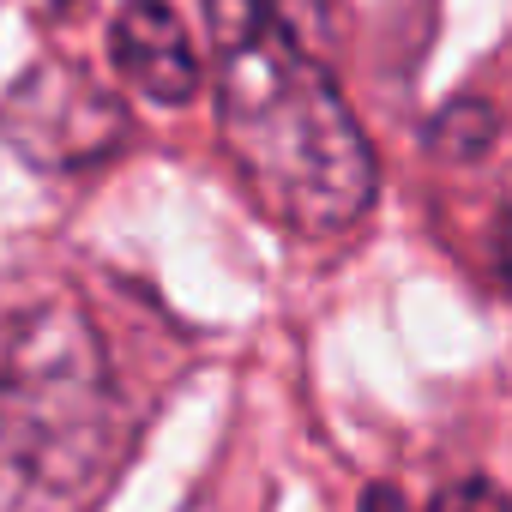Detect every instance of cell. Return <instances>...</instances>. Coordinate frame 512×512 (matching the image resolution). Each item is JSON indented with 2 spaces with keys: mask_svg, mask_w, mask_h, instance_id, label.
I'll use <instances>...</instances> for the list:
<instances>
[{
  "mask_svg": "<svg viewBox=\"0 0 512 512\" xmlns=\"http://www.w3.org/2000/svg\"><path fill=\"white\" fill-rule=\"evenodd\" d=\"M362 512H404V500H398L392 488H368V500H362Z\"/></svg>",
  "mask_w": 512,
  "mask_h": 512,
  "instance_id": "52a82bcc",
  "label": "cell"
},
{
  "mask_svg": "<svg viewBox=\"0 0 512 512\" xmlns=\"http://www.w3.org/2000/svg\"><path fill=\"white\" fill-rule=\"evenodd\" d=\"M0 139L37 169L73 175L127 145V103L73 61H37L0 97Z\"/></svg>",
  "mask_w": 512,
  "mask_h": 512,
  "instance_id": "3957f363",
  "label": "cell"
},
{
  "mask_svg": "<svg viewBox=\"0 0 512 512\" xmlns=\"http://www.w3.org/2000/svg\"><path fill=\"white\" fill-rule=\"evenodd\" d=\"M127 440L85 308L31 302L0 320V512H97Z\"/></svg>",
  "mask_w": 512,
  "mask_h": 512,
  "instance_id": "7a4b0ae2",
  "label": "cell"
},
{
  "mask_svg": "<svg viewBox=\"0 0 512 512\" xmlns=\"http://www.w3.org/2000/svg\"><path fill=\"white\" fill-rule=\"evenodd\" d=\"M109 61L139 97H151L163 109L193 103V91L205 79V61L193 49L187 19L175 13V0H121L115 25H109Z\"/></svg>",
  "mask_w": 512,
  "mask_h": 512,
  "instance_id": "277c9868",
  "label": "cell"
},
{
  "mask_svg": "<svg viewBox=\"0 0 512 512\" xmlns=\"http://www.w3.org/2000/svg\"><path fill=\"white\" fill-rule=\"evenodd\" d=\"M428 512H512V500L488 476H464V482H446Z\"/></svg>",
  "mask_w": 512,
  "mask_h": 512,
  "instance_id": "5b68a950",
  "label": "cell"
},
{
  "mask_svg": "<svg viewBox=\"0 0 512 512\" xmlns=\"http://www.w3.org/2000/svg\"><path fill=\"white\" fill-rule=\"evenodd\" d=\"M223 151L272 223L302 241H344L380 193L374 145L326 55L260 0H205Z\"/></svg>",
  "mask_w": 512,
  "mask_h": 512,
  "instance_id": "6da1fadb",
  "label": "cell"
},
{
  "mask_svg": "<svg viewBox=\"0 0 512 512\" xmlns=\"http://www.w3.org/2000/svg\"><path fill=\"white\" fill-rule=\"evenodd\" d=\"M266 13H278L302 43H314V37H332V25H338V7L332 0H260Z\"/></svg>",
  "mask_w": 512,
  "mask_h": 512,
  "instance_id": "8992f818",
  "label": "cell"
}]
</instances>
